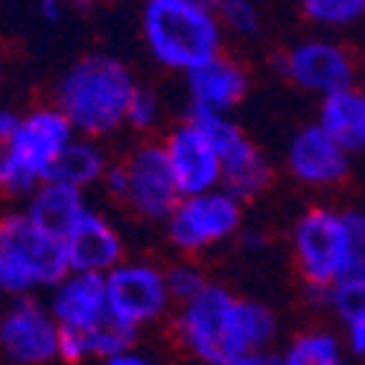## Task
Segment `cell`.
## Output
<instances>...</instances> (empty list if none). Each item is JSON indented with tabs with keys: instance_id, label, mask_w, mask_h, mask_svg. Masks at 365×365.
Returning a JSON list of instances; mask_svg holds the SVG:
<instances>
[{
	"instance_id": "cell-1",
	"label": "cell",
	"mask_w": 365,
	"mask_h": 365,
	"mask_svg": "<svg viewBox=\"0 0 365 365\" xmlns=\"http://www.w3.org/2000/svg\"><path fill=\"white\" fill-rule=\"evenodd\" d=\"M173 333L181 351L199 365H234L246 354L275 345L278 316L269 304L210 281L199 295L175 307Z\"/></svg>"
},
{
	"instance_id": "cell-2",
	"label": "cell",
	"mask_w": 365,
	"mask_h": 365,
	"mask_svg": "<svg viewBox=\"0 0 365 365\" xmlns=\"http://www.w3.org/2000/svg\"><path fill=\"white\" fill-rule=\"evenodd\" d=\"M138 88L140 85L123 58L111 53H88L58 76L53 106L68 117L79 138L106 140L126 129Z\"/></svg>"
},
{
	"instance_id": "cell-3",
	"label": "cell",
	"mask_w": 365,
	"mask_h": 365,
	"mask_svg": "<svg viewBox=\"0 0 365 365\" xmlns=\"http://www.w3.org/2000/svg\"><path fill=\"white\" fill-rule=\"evenodd\" d=\"M47 307L62 327V362L82 365L91 359L106 362L111 354L135 345L138 333L117 322L108 307L106 275L68 272L50 295Z\"/></svg>"
},
{
	"instance_id": "cell-4",
	"label": "cell",
	"mask_w": 365,
	"mask_h": 365,
	"mask_svg": "<svg viewBox=\"0 0 365 365\" xmlns=\"http://www.w3.org/2000/svg\"><path fill=\"white\" fill-rule=\"evenodd\" d=\"M225 29L217 9L190 0H143L140 41L149 58L170 73L187 76L199 65L225 53Z\"/></svg>"
},
{
	"instance_id": "cell-5",
	"label": "cell",
	"mask_w": 365,
	"mask_h": 365,
	"mask_svg": "<svg viewBox=\"0 0 365 365\" xmlns=\"http://www.w3.org/2000/svg\"><path fill=\"white\" fill-rule=\"evenodd\" d=\"M71 272L62 240L44 231L26 210L0 217V295L36 298Z\"/></svg>"
},
{
	"instance_id": "cell-6",
	"label": "cell",
	"mask_w": 365,
	"mask_h": 365,
	"mask_svg": "<svg viewBox=\"0 0 365 365\" xmlns=\"http://www.w3.org/2000/svg\"><path fill=\"white\" fill-rule=\"evenodd\" d=\"M289 252L295 272L313 295L327 298L351 275V234L342 207L310 205L301 210L289 228Z\"/></svg>"
},
{
	"instance_id": "cell-7",
	"label": "cell",
	"mask_w": 365,
	"mask_h": 365,
	"mask_svg": "<svg viewBox=\"0 0 365 365\" xmlns=\"http://www.w3.org/2000/svg\"><path fill=\"white\" fill-rule=\"evenodd\" d=\"M76 138L68 117L56 106H36L18 114L6 149V187L4 196L26 199L53 178V170Z\"/></svg>"
},
{
	"instance_id": "cell-8",
	"label": "cell",
	"mask_w": 365,
	"mask_h": 365,
	"mask_svg": "<svg viewBox=\"0 0 365 365\" xmlns=\"http://www.w3.org/2000/svg\"><path fill=\"white\" fill-rule=\"evenodd\" d=\"M103 187L129 214L155 225H164L181 202V190L173 178L161 140H140L123 158L111 161Z\"/></svg>"
},
{
	"instance_id": "cell-9",
	"label": "cell",
	"mask_w": 365,
	"mask_h": 365,
	"mask_svg": "<svg viewBox=\"0 0 365 365\" xmlns=\"http://www.w3.org/2000/svg\"><path fill=\"white\" fill-rule=\"evenodd\" d=\"M242 228H246V202H240L225 187H217L196 196H181L164 222V237L181 257H199L237 240Z\"/></svg>"
},
{
	"instance_id": "cell-10",
	"label": "cell",
	"mask_w": 365,
	"mask_h": 365,
	"mask_svg": "<svg viewBox=\"0 0 365 365\" xmlns=\"http://www.w3.org/2000/svg\"><path fill=\"white\" fill-rule=\"evenodd\" d=\"M106 292L114 319L135 333L164 322L175 307L167 284V266L146 257H126L114 266L106 275Z\"/></svg>"
},
{
	"instance_id": "cell-11",
	"label": "cell",
	"mask_w": 365,
	"mask_h": 365,
	"mask_svg": "<svg viewBox=\"0 0 365 365\" xmlns=\"http://www.w3.org/2000/svg\"><path fill=\"white\" fill-rule=\"evenodd\" d=\"M278 73L304 94L319 100L356 85V56L351 47L330 36H307L284 47L275 58Z\"/></svg>"
},
{
	"instance_id": "cell-12",
	"label": "cell",
	"mask_w": 365,
	"mask_h": 365,
	"mask_svg": "<svg viewBox=\"0 0 365 365\" xmlns=\"http://www.w3.org/2000/svg\"><path fill=\"white\" fill-rule=\"evenodd\" d=\"M0 359L9 365L62 362V327L47 301L12 298L0 310Z\"/></svg>"
},
{
	"instance_id": "cell-13",
	"label": "cell",
	"mask_w": 365,
	"mask_h": 365,
	"mask_svg": "<svg viewBox=\"0 0 365 365\" xmlns=\"http://www.w3.org/2000/svg\"><path fill=\"white\" fill-rule=\"evenodd\" d=\"M210 135L222 167V187L240 202H252L263 196L275 178L272 161L255 143V138L231 117H196Z\"/></svg>"
},
{
	"instance_id": "cell-14",
	"label": "cell",
	"mask_w": 365,
	"mask_h": 365,
	"mask_svg": "<svg viewBox=\"0 0 365 365\" xmlns=\"http://www.w3.org/2000/svg\"><path fill=\"white\" fill-rule=\"evenodd\" d=\"M161 146L181 196H196L222 187V167L217 146L196 117L187 114L175 126H170L161 138Z\"/></svg>"
},
{
	"instance_id": "cell-15",
	"label": "cell",
	"mask_w": 365,
	"mask_h": 365,
	"mask_svg": "<svg viewBox=\"0 0 365 365\" xmlns=\"http://www.w3.org/2000/svg\"><path fill=\"white\" fill-rule=\"evenodd\" d=\"M351 158L354 155H348L313 120L289 138L284 149V170L295 185L307 190H333L348 181Z\"/></svg>"
},
{
	"instance_id": "cell-16",
	"label": "cell",
	"mask_w": 365,
	"mask_h": 365,
	"mask_svg": "<svg viewBox=\"0 0 365 365\" xmlns=\"http://www.w3.org/2000/svg\"><path fill=\"white\" fill-rule=\"evenodd\" d=\"M252 76L231 56H217L185 76L190 117H231V111L249 97Z\"/></svg>"
},
{
	"instance_id": "cell-17",
	"label": "cell",
	"mask_w": 365,
	"mask_h": 365,
	"mask_svg": "<svg viewBox=\"0 0 365 365\" xmlns=\"http://www.w3.org/2000/svg\"><path fill=\"white\" fill-rule=\"evenodd\" d=\"M62 246H65L71 272H85V275H108L114 266L126 260L123 234L94 205L62 237Z\"/></svg>"
},
{
	"instance_id": "cell-18",
	"label": "cell",
	"mask_w": 365,
	"mask_h": 365,
	"mask_svg": "<svg viewBox=\"0 0 365 365\" xmlns=\"http://www.w3.org/2000/svg\"><path fill=\"white\" fill-rule=\"evenodd\" d=\"M316 123L336 140L348 155L365 152V88L351 85L319 100Z\"/></svg>"
},
{
	"instance_id": "cell-19",
	"label": "cell",
	"mask_w": 365,
	"mask_h": 365,
	"mask_svg": "<svg viewBox=\"0 0 365 365\" xmlns=\"http://www.w3.org/2000/svg\"><path fill=\"white\" fill-rule=\"evenodd\" d=\"M88 199L82 190H73L68 185H58V181H47L38 190H33L24 199V210L33 217L44 231H50L53 237L62 240L88 210Z\"/></svg>"
},
{
	"instance_id": "cell-20",
	"label": "cell",
	"mask_w": 365,
	"mask_h": 365,
	"mask_svg": "<svg viewBox=\"0 0 365 365\" xmlns=\"http://www.w3.org/2000/svg\"><path fill=\"white\" fill-rule=\"evenodd\" d=\"M108 170H111V158H108L103 140H91V138L76 135L71 140V146L65 149V155L58 158L50 181H58V185H68L73 190L88 193L91 187L103 185Z\"/></svg>"
},
{
	"instance_id": "cell-21",
	"label": "cell",
	"mask_w": 365,
	"mask_h": 365,
	"mask_svg": "<svg viewBox=\"0 0 365 365\" xmlns=\"http://www.w3.org/2000/svg\"><path fill=\"white\" fill-rule=\"evenodd\" d=\"M327 307L336 313L345 327V348L348 354L365 362V275H348L339 287H333L324 298Z\"/></svg>"
},
{
	"instance_id": "cell-22",
	"label": "cell",
	"mask_w": 365,
	"mask_h": 365,
	"mask_svg": "<svg viewBox=\"0 0 365 365\" xmlns=\"http://www.w3.org/2000/svg\"><path fill=\"white\" fill-rule=\"evenodd\" d=\"M345 339L330 327H304L292 333L281 351L284 365H345Z\"/></svg>"
},
{
	"instance_id": "cell-23",
	"label": "cell",
	"mask_w": 365,
	"mask_h": 365,
	"mask_svg": "<svg viewBox=\"0 0 365 365\" xmlns=\"http://www.w3.org/2000/svg\"><path fill=\"white\" fill-rule=\"evenodd\" d=\"M298 9L304 21L324 33L365 24V0H298Z\"/></svg>"
},
{
	"instance_id": "cell-24",
	"label": "cell",
	"mask_w": 365,
	"mask_h": 365,
	"mask_svg": "<svg viewBox=\"0 0 365 365\" xmlns=\"http://www.w3.org/2000/svg\"><path fill=\"white\" fill-rule=\"evenodd\" d=\"M217 18L225 36L234 38H255L263 26V12L257 0H220Z\"/></svg>"
},
{
	"instance_id": "cell-25",
	"label": "cell",
	"mask_w": 365,
	"mask_h": 365,
	"mask_svg": "<svg viewBox=\"0 0 365 365\" xmlns=\"http://www.w3.org/2000/svg\"><path fill=\"white\" fill-rule=\"evenodd\" d=\"M167 284H170L173 301L178 307V304H185L193 295H199L210 284V278H207V272L196 263V257H181V260L167 266Z\"/></svg>"
},
{
	"instance_id": "cell-26",
	"label": "cell",
	"mask_w": 365,
	"mask_h": 365,
	"mask_svg": "<svg viewBox=\"0 0 365 365\" xmlns=\"http://www.w3.org/2000/svg\"><path fill=\"white\" fill-rule=\"evenodd\" d=\"M164 123V100L158 97V91L152 88H138V94L129 106V117H126V129H132L135 135H143L149 140V135Z\"/></svg>"
},
{
	"instance_id": "cell-27",
	"label": "cell",
	"mask_w": 365,
	"mask_h": 365,
	"mask_svg": "<svg viewBox=\"0 0 365 365\" xmlns=\"http://www.w3.org/2000/svg\"><path fill=\"white\" fill-rule=\"evenodd\" d=\"M351 234V275H365V210H345Z\"/></svg>"
},
{
	"instance_id": "cell-28",
	"label": "cell",
	"mask_w": 365,
	"mask_h": 365,
	"mask_svg": "<svg viewBox=\"0 0 365 365\" xmlns=\"http://www.w3.org/2000/svg\"><path fill=\"white\" fill-rule=\"evenodd\" d=\"M15 123H18V114L0 106V193L6 187V149H9V138H12Z\"/></svg>"
},
{
	"instance_id": "cell-29",
	"label": "cell",
	"mask_w": 365,
	"mask_h": 365,
	"mask_svg": "<svg viewBox=\"0 0 365 365\" xmlns=\"http://www.w3.org/2000/svg\"><path fill=\"white\" fill-rule=\"evenodd\" d=\"M103 365H161L152 354H146V351H140L138 345H129V348H123V351H117V354H111Z\"/></svg>"
},
{
	"instance_id": "cell-30",
	"label": "cell",
	"mask_w": 365,
	"mask_h": 365,
	"mask_svg": "<svg viewBox=\"0 0 365 365\" xmlns=\"http://www.w3.org/2000/svg\"><path fill=\"white\" fill-rule=\"evenodd\" d=\"M234 365H284L281 351H257V354H246L242 359H237Z\"/></svg>"
},
{
	"instance_id": "cell-31",
	"label": "cell",
	"mask_w": 365,
	"mask_h": 365,
	"mask_svg": "<svg viewBox=\"0 0 365 365\" xmlns=\"http://www.w3.org/2000/svg\"><path fill=\"white\" fill-rule=\"evenodd\" d=\"M65 9H71L68 0H38V12H41L47 21H58Z\"/></svg>"
},
{
	"instance_id": "cell-32",
	"label": "cell",
	"mask_w": 365,
	"mask_h": 365,
	"mask_svg": "<svg viewBox=\"0 0 365 365\" xmlns=\"http://www.w3.org/2000/svg\"><path fill=\"white\" fill-rule=\"evenodd\" d=\"M240 242H242V246H246V249H263V246H266V234L242 228V234H240Z\"/></svg>"
},
{
	"instance_id": "cell-33",
	"label": "cell",
	"mask_w": 365,
	"mask_h": 365,
	"mask_svg": "<svg viewBox=\"0 0 365 365\" xmlns=\"http://www.w3.org/2000/svg\"><path fill=\"white\" fill-rule=\"evenodd\" d=\"M190 4H199V6H207V9H217L220 0H190Z\"/></svg>"
},
{
	"instance_id": "cell-34",
	"label": "cell",
	"mask_w": 365,
	"mask_h": 365,
	"mask_svg": "<svg viewBox=\"0 0 365 365\" xmlns=\"http://www.w3.org/2000/svg\"><path fill=\"white\" fill-rule=\"evenodd\" d=\"M4 82H6V62L0 58V88H4Z\"/></svg>"
}]
</instances>
